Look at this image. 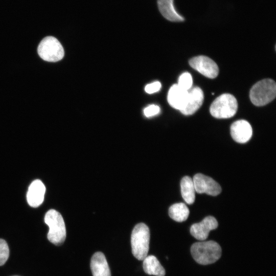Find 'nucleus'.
Here are the masks:
<instances>
[{"label":"nucleus","instance_id":"nucleus-1","mask_svg":"<svg viewBox=\"0 0 276 276\" xmlns=\"http://www.w3.org/2000/svg\"><path fill=\"white\" fill-rule=\"evenodd\" d=\"M191 252L197 263L208 265L215 262L220 258L221 248L214 241H201L194 243L191 246Z\"/></svg>","mask_w":276,"mask_h":276},{"label":"nucleus","instance_id":"nucleus-2","mask_svg":"<svg viewBox=\"0 0 276 276\" xmlns=\"http://www.w3.org/2000/svg\"><path fill=\"white\" fill-rule=\"evenodd\" d=\"M150 231L143 223L137 224L131 235L132 253L139 260H143L147 256L149 249Z\"/></svg>","mask_w":276,"mask_h":276},{"label":"nucleus","instance_id":"nucleus-3","mask_svg":"<svg viewBox=\"0 0 276 276\" xmlns=\"http://www.w3.org/2000/svg\"><path fill=\"white\" fill-rule=\"evenodd\" d=\"M44 220L49 227L47 235L48 240L56 245L62 244L66 238V228L61 215L51 209L45 213Z\"/></svg>","mask_w":276,"mask_h":276},{"label":"nucleus","instance_id":"nucleus-4","mask_svg":"<svg viewBox=\"0 0 276 276\" xmlns=\"http://www.w3.org/2000/svg\"><path fill=\"white\" fill-rule=\"evenodd\" d=\"M276 85L271 79L262 80L255 84L250 89L249 98L256 106H264L275 97Z\"/></svg>","mask_w":276,"mask_h":276},{"label":"nucleus","instance_id":"nucleus-5","mask_svg":"<svg viewBox=\"0 0 276 276\" xmlns=\"http://www.w3.org/2000/svg\"><path fill=\"white\" fill-rule=\"evenodd\" d=\"M238 109L235 97L229 94H223L218 97L210 108L211 115L217 119H227L233 117Z\"/></svg>","mask_w":276,"mask_h":276},{"label":"nucleus","instance_id":"nucleus-6","mask_svg":"<svg viewBox=\"0 0 276 276\" xmlns=\"http://www.w3.org/2000/svg\"><path fill=\"white\" fill-rule=\"evenodd\" d=\"M37 53L42 59L51 62L59 61L64 55V49L60 42L51 36L41 40L37 48Z\"/></svg>","mask_w":276,"mask_h":276},{"label":"nucleus","instance_id":"nucleus-7","mask_svg":"<svg viewBox=\"0 0 276 276\" xmlns=\"http://www.w3.org/2000/svg\"><path fill=\"white\" fill-rule=\"evenodd\" d=\"M190 66L203 75L211 79L216 78L219 73L217 64L211 58L205 56H198L189 60Z\"/></svg>","mask_w":276,"mask_h":276},{"label":"nucleus","instance_id":"nucleus-8","mask_svg":"<svg viewBox=\"0 0 276 276\" xmlns=\"http://www.w3.org/2000/svg\"><path fill=\"white\" fill-rule=\"evenodd\" d=\"M195 191L199 194L205 193L215 196L221 192L220 186L212 178L197 173L193 178Z\"/></svg>","mask_w":276,"mask_h":276},{"label":"nucleus","instance_id":"nucleus-9","mask_svg":"<svg viewBox=\"0 0 276 276\" xmlns=\"http://www.w3.org/2000/svg\"><path fill=\"white\" fill-rule=\"evenodd\" d=\"M218 225L216 218L209 216L201 222L192 224L190 228V233L196 239L204 240L208 238L210 232L216 229Z\"/></svg>","mask_w":276,"mask_h":276},{"label":"nucleus","instance_id":"nucleus-10","mask_svg":"<svg viewBox=\"0 0 276 276\" xmlns=\"http://www.w3.org/2000/svg\"><path fill=\"white\" fill-rule=\"evenodd\" d=\"M231 134L235 141L239 143H245L248 142L252 136V127L247 121L238 120L232 124Z\"/></svg>","mask_w":276,"mask_h":276},{"label":"nucleus","instance_id":"nucleus-11","mask_svg":"<svg viewBox=\"0 0 276 276\" xmlns=\"http://www.w3.org/2000/svg\"><path fill=\"white\" fill-rule=\"evenodd\" d=\"M203 93L199 87H194L188 91V98L185 108L180 111L183 114L189 116L194 113L202 105Z\"/></svg>","mask_w":276,"mask_h":276},{"label":"nucleus","instance_id":"nucleus-12","mask_svg":"<svg viewBox=\"0 0 276 276\" xmlns=\"http://www.w3.org/2000/svg\"><path fill=\"white\" fill-rule=\"evenodd\" d=\"M188 98V90L180 87L177 84H174L168 91L167 99L171 107L181 111L186 106Z\"/></svg>","mask_w":276,"mask_h":276},{"label":"nucleus","instance_id":"nucleus-13","mask_svg":"<svg viewBox=\"0 0 276 276\" xmlns=\"http://www.w3.org/2000/svg\"><path fill=\"white\" fill-rule=\"evenodd\" d=\"M45 187L39 179L34 180L30 185L27 194L28 204L32 207H37L43 201Z\"/></svg>","mask_w":276,"mask_h":276},{"label":"nucleus","instance_id":"nucleus-14","mask_svg":"<svg viewBox=\"0 0 276 276\" xmlns=\"http://www.w3.org/2000/svg\"><path fill=\"white\" fill-rule=\"evenodd\" d=\"M90 268L93 276H111L106 258L101 252H96L92 256Z\"/></svg>","mask_w":276,"mask_h":276},{"label":"nucleus","instance_id":"nucleus-15","mask_svg":"<svg viewBox=\"0 0 276 276\" xmlns=\"http://www.w3.org/2000/svg\"><path fill=\"white\" fill-rule=\"evenodd\" d=\"M159 10L162 15L171 21H183L184 18L175 9L173 0H157Z\"/></svg>","mask_w":276,"mask_h":276},{"label":"nucleus","instance_id":"nucleus-16","mask_svg":"<svg viewBox=\"0 0 276 276\" xmlns=\"http://www.w3.org/2000/svg\"><path fill=\"white\" fill-rule=\"evenodd\" d=\"M143 269L145 273L155 276H164L166 272L164 268L153 255L147 256L143 260Z\"/></svg>","mask_w":276,"mask_h":276},{"label":"nucleus","instance_id":"nucleus-17","mask_svg":"<svg viewBox=\"0 0 276 276\" xmlns=\"http://www.w3.org/2000/svg\"><path fill=\"white\" fill-rule=\"evenodd\" d=\"M181 196L185 201L189 204L193 203L195 199V189L193 178L184 176L180 181Z\"/></svg>","mask_w":276,"mask_h":276},{"label":"nucleus","instance_id":"nucleus-18","mask_svg":"<svg viewBox=\"0 0 276 276\" xmlns=\"http://www.w3.org/2000/svg\"><path fill=\"white\" fill-rule=\"evenodd\" d=\"M189 209L183 203L172 205L169 209V216L174 220L181 222L186 220L189 215Z\"/></svg>","mask_w":276,"mask_h":276},{"label":"nucleus","instance_id":"nucleus-19","mask_svg":"<svg viewBox=\"0 0 276 276\" xmlns=\"http://www.w3.org/2000/svg\"><path fill=\"white\" fill-rule=\"evenodd\" d=\"M192 83L191 75L188 72H185L179 76L177 84L180 87L188 91L191 88Z\"/></svg>","mask_w":276,"mask_h":276},{"label":"nucleus","instance_id":"nucleus-20","mask_svg":"<svg viewBox=\"0 0 276 276\" xmlns=\"http://www.w3.org/2000/svg\"><path fill=\"white\" fill-rule=\"evenodd\" d=\"M9 256V249L5 240L0 239V266L3 265Z\"/></svg>","mask_w":276,"mask_h":276},{"label":"nucleus","instance_id":"nucleus-21","mask_svg":"<svg viewBox=\"0 0 276 276\" xmlns=\"http://www.w3.org/2000/svg\"><path fill=\"white\" fill-rule=\"evenodd\" d=\"M160 108L156 105H150L144 110V113L147 117H151L159 113Z\"/></svg>","mask_w":276,"mask_h":276},{"label":"nucleus","instance_id":"nucleus-22","mask_svg":"<svg viewBox=\"0 0 276 276\" xmlns=\"http://www.w3.org/2000/svg\"><path fill=\"white\" fill-rule=\"evenodd\" d=\"M161 88V83L155 81L147 84L145 88L146 93L151 94L158 91Z\"/></svg>","mask_w":276,"mask_h":276},{"label":"nucleus","instance_id":"nucleus-23","mask_svg":"<svg viewBox=\"0 0 276 276\" xmlns=\"http://www.w3.org/2000/svg\"><path fill=\"white\" fill-rule=\"evenodd\" d=\"M15 276H17V275H15Z\"/></svg>","mask_w":276,"mask_h":276}]
</instances>
